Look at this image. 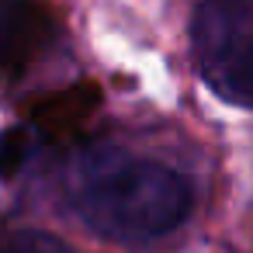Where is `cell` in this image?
Here are the masks:
<instances>
[{"label":"cell","instance_id":"5b68a950","mask_svg":"<svg viewBox=\"0 0 253 253\" xmlns=\"http://www.w3.org/2000/svg\"><path fill=\"white\" fill-rule=\"evenodd\" d=\"M28 135H32V132L21 128V125L0 132V177H4V180L18 177V170L25 167L28 149H32V139H28Z\"/></svg>","mask_w":253,"mask_h":253},{"label":"cell","instance_id":"8992f818","mask_svg":"<svg viewBox=\"0 0 253 253\" xmlns=\"http://www.w3.org/2000/svg\"><path fill=\"white\" fill-rule=\"evenodd\" d=\"M0 253H63V243L42 232H0Z\"/></svg>","mask_w":253,"mask_h":253},{"label":"cell","instance_id":"6da1fadb","mask_svg":"<svg viewBox=\"0 0 253 253\" xmlns=\"http://www.w3.org/2000/svg\"><path fill=\"white\" fill-rule=\"evenodd\" d=\"M66 198L94 232L118 243L163 239L194 208V187L180 170L111 142L73 153Z\"/></svg>","mask_w":253,"mask_h":253},{"label":"cell","instance_id":"3957f363","mask_svg":"<svg viewBox=\"0 0 253 253\" xmlns=\"http://www.w3.org/2000/svg\"><path fill=\"white\" fill-rule=\"evenodd\" d=\"M56 39V18L42 0H0V73H21Z\"/></svg>","mask_w":253,"mask_h":253},{"label":"cell","instance_id":"7a4b0ae2","mask_svg":"<svg viewBox=\"0 0 253 253\" xmlns=\"http://www.w3.org/2000/svg\"><path fill=\"white\" fill-rule=\"evenodd\" d=\"M194 63L205 84L229 104H250V0H198L194 25Z\"/></svg>","mask_w":253,"mask_h":253},{"label":"cell","instance_id":"277c9868","mask_svg":"<svg viewBox=\"0 0 253 253\" xmlns=\"http://www.w3.org/2000/svg\"><path fill=\"white\" fill-rule=\"evenodd\" d=\"M101 108V87L94 80H77L63 90H52L45 97L28 101V128L45 139H63L80 132V125Z\"/></svg>","mask_w":253,"mask_h":253}]
</instances>
